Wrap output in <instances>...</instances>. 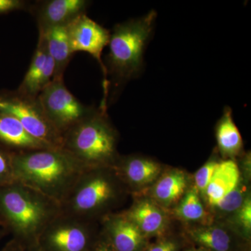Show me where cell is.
<instances>
[{"instance_id":"cell-24","label":"cell","mask_w":251,"mask_h":251,"mask_svg":"<svg viewBox=\"0 0 251 251\" xmlns=\"http://www.w3.org/2000/svg\"><path fill=\"white\" fill-rule=\"evenodd\" d=\"M219 162L211 161L206 163L195 175V182L198 191L205 193L206 187L212 177Z\"/></svg>"},{"instance_id":"cell-25","label":"cell","mask_w":251,"mask_h":251,"mask_svg":"<svg viewBox=\"0 0 251 251\" xmlns=\"http://www.w3.org/2000/svg\"><path fill=\"white\" fill-rule=\"evenodd\" d=\"M29 5L23 0H0V16L20 10H28Z\"/></svg>"},{"instance_id":"cell-10","label":"cell","mask_w":251,"mask_h":251,"mask_svg":"<svg viewBox=\"0 0 251 251\" xmlns=\"http://www.w3.org/2000/svg\"><path fill=\"white\" fill-rule=\"evenodd\" d=\"M90 1L87 0H45L30 4L27 11L37 23L39 31L67 27L81 14H85Z\"/></svg>"},{"instance_id":"cell-17","label":"cell","mask_w":251,"mask_h":251,"mask_svg":"<svg viewBox=\"0 0 251 251\" xmlns=\"http://www.w3.org/2000/svg\"><path fill=\"white\" fill-rule=\"evenodd\" d=\"M39 31L45 35L49 54L53 59V78L64 77V72L74 54L69 44L67 27H54L45 31Z\"/></svg>"},{"instance_id":"cell-27","label":"cell","mask_w":251,"mask_h":251,"mask_svg":"<svg viewBox=\"0 0 251 251\" xmlns=\"http://www.w3.org/2000/svg\"><path fill=\"white\" fill-rule=\"evenodd\" d=\"M176 245L171 241H164L150 248L148 251H176Z\"/></svg>"},{"instance_id":"cell-14","label":"cell","mask_w":251,"mask_h":251,"mask_svg":"<svg viewBox=\"0 0 251 251\" xmlns=\"http://www.w3.org/2000/svg\"><path fill=\"white\" fill-rule=\"evenodd\" d=\"M0 144L14 151L51 148L34 138L14 117L0 112Z\"/></svg>"},{"instance_id":"cell-5","label":"cell","mask_w":251,"mask_h":251,"mask_svg":"<svg viewBox=\"0 0 251 251\" xmlns=\"http://www.w3.org/2000/svg\"><path fill=\"white\" fill-rule=\"evenodd\" d=\"M120 182L112 168L85 169L61 204V211L94 221L118 199Z\"/></svg>"},{"instance_id":"cell-7","label":"cell","mask_w":251,"mask_h":251,"mask_svg":"<svg viewBox=\"0 0 251 251\" xmlns=\"http://www.w3.org/2000/svg\"><path fill=\"white\" fill-rule=\"evenodd\" d=\"M44 113L55 129L63 135L82 121L96 108L80 101L66 87L64 77H55L37 97Z\"/></svg>"},{"instance_id":"cell-8","label":"cell","mask_w":251,"mask_h":251,"mask_svg":"<svg viewBox=\"0 0 251 251\" xmlns=\"http://www.w3.org/2000/svg\"><path fill=\"white\" fill-rule=\"evenodd\" d=\"M94 228L93 221L61 211L43 231L36 246L41 251H88Z\"/></svg>"},{"instance_id":"cell-19","label":"cell","mask_w":251,"mask_h":251,"mask_svg":"<svg viewBox=\"0 0 251 251\" xmlns=\"http://www.w3.org/2000/svg\"><path fill=\"white\" fill-rule=\"evenodd\" d=\"M187 180L182 172L173 171L165 175L156 184L155 198L163 204L176 202L185 192Z\"/></svg>"},{"instance_id":"cell-4","label":"cell","mask_w":251,"mask_h":251,"mask_svg":"<svg viewBox=\"0 0 251 251\" xmlns=\"http://www.w3.org/2000/svg\"><path fill=\"white\" fill-rule=\"evenodd\" d=\"M156 16V11L152 10L143 17L114 26L105 67L115 87L139 74L143 67L144 50L152 33Z\"/></svg>"},{"instance_id":"cell-1","label":"cell","mask_w":251,"mask_h":251,"mask_svg":"<svg viewBox=\"0 0 251 251\" xmlns=\"http://www.w3.org/2000/svg\"><path fill=\"white\" fill-rule=\"evenodd\" d=\"M16 181L52 200L59 205L85 168L62 148L14 151Z\"/></svg>"},{"instance_id":"cell-16","label":"cell","mask_w":251,"mask_h":251,"mask_svg":"<svg viewBox=\"0 0 251 251\" xmlns=\"http://www.w3.org/2000/svg\"><path fill=\"white\" fill-rule=\"evenodd\" d=\"M124 214L140 229L144 235L160 234L166 229L167 220L164 213L151 201L138 202Z\"/></svg>"},{"instance_id":"cell-12","label":"cell","mask_w":251,"mask_h":251,"mask_svg":"<svg viewBox=\"0 0 251 251\" xmlns=\"http://www.w3.org/2000/svg\"><path fill=\"white\" fill-rule=\"evenodd\" d=\"M103 227L117 251H137L141 247L144 234L125 214L107 215Z\"/></svg>"},{"instance_id":"cell-15","label":"cell","mask_w":251,"mask_h":251,"mask_svg":"<svg viewBox=\"0 0 251 251\" xmlns=\"http://www.w3.org/2000/svg\"><path fill=\"white\" fill-rule=\"evenodd\" d=\"M239 168L233 161L218 163L204 194L211 206H215L227 194L239 184Z\"/></svg>"},{"instance_id":"cell-6","label":"cell","mask_w":251,"mask_h":251,"mask_svg":"<svg viewBox=\"0 0 251 251\" xmlns=\"http://www.w3.org/2000/svg\"><path fill=\"white\" fill-rule=\"evenodd\" d=\"M0 112L14 117L29 134L50 148H62V135L50 122L37 98L16 90H0Z\"/></svg>"},{"instance_id":"cell-13","label":"cell","mask_w":251,"mask_h":251,"mask_svg":"<svg viewBox=\"0 0 251 251\" xmlns=\"http://www.w3.org/2000/svg\"><path fill=\"white\" fill-rule=\"evenodd\" d=\"M112 169L120 181L131 186L150 184L159 174V164L151 160L140 157L117 158Z\"/></svg>"},{"instance_id":"cell-22","label":"cell","mask_w":251,"mask_h":251,"mask_svg":"<svg viewBox=\"0 0 251 251\" xmlns=\"http://www.w3.org/2000/svg\"><path fill=\"white\" fill-rule=\"evenodd\" d=\"M14 151L0 144V187L16 181L14 176Z\"/></svg>"},{"instance_id":"cell-26","label":"cell","mask_w":251,"mask_h":251,"mask_svg":"<svg viewBox=\"0 0 251 251\" xmlns=\"http://www.w3.org/2000/svg\"><path fill=\"white\" fill-rule=\"evenodd\" d=\"M238 220L244 228L250 232L251 228V202L250 198L244 201L242 206L239 209Z\"/></svg>"},{"instance_id":"cell-23","label":"cell","mask_w":251,"mask_h":251,"mask_svg":"<svg viewBox=\"0 0 251 251\" xmlns=\"http://www.w3.org/2000/svg\"><path fill=\"white\" fill-rule=\"evenodd\" d=\"M244 202V191L239 184L232 192L223 198L215 206L220 211L225 212H232L239 210Z\"/></svg>"},{"instance_id":"cell-31","label":"cell","mask_w":251,"mask_h":251,"mask_svg":"<svg viewBox=\"0 0 251 251\" xmlns=\"http://www.w3.org/2000/svg\"><path fill=\"white\" fill-rule=\"evenodd\" d=\"M29 251H41L39 250V249H38V247H36V246H34V247L29 248Z\"/></svg>"},{"instance_id":"cell-29","label":"cell","mask_w":251,"mask_h":251,"mask_svg":"<svg viewBox=\"0 0 251 251\" xmlns=\"http://www.w3.org/2000/svg\"><path fill=\"white\" fill-rule=\"evenodd\" d=\"M93 251H111L105 244H100L99 247L95 248Z\"/></svg>"},{"instance_id":"cell-2","label":"cell","mask_w":251,"mask_h":251,"mask_svg":"<svg viewBox=\"0 0 251 251\" xmlns=\"http://www.w3.org/2000/svg\"><path fill=\"white\" fill-rule=\"evenodd\" d=\"M60 213L58 203L22 183L15 181L0 187V227L24 246H36Z\"/></svg>"},{"instance_id":"cell-18","label":"cell","mask_w":251,"mask_h":251,"mask_svg":"<svg viewBox=\"0 0 251 251\" xmlns=\"http://www.w3.org/2000/svg\"><path fill=\"white\" fill-rule=\"evenodd\" d=\"M220 151L227 156L239 154L243 147L242 135L232 119V109L226 107L216 129Z\"/></svg>"},{"instance_id":"cell-28","label":"cell","mask_w":251,"mask_h":251,"mask_svg":"<svg viewBox=\"0 0 251 251\" xmlns=\"http://www.w3.org/2000/svg\"><path fill=\"white\" fill-rule=\"evenodd\" d=\"M23 247H24L23 244L18 242L16 239H13L1 251H23L24 249Z\"/></svg>"},{"instance_id":"cell-21","label":"cell","mask_w":251,"mask_h":251,"mask_svg":"<svg viewBox=\"0 0 251 251\" xmlns=\"http://www.w3.org/2000/svg\"><path fill=\"white\" fill-rule=\"evenodd\" d=\"M175 213L176 216L186 221H197L205 217V211L198 196L197 190L188 191L175 209Z\"/></svg>"},{"instance_id":"cell-11","label":"cell","mask_w":251,"mask_h":251,"mask_svg":"<svg viewBox=\"0 0 251 251\" xmlns=\"http://www.w3.org/2000/svg\"><path fill=\"white\" fill-rule=\"evenodd\" d=\"M54 64L49 54L44 33L39 31V40L24 78L16 91L27 97L37 98L41 91L53 78Z\"/></svg>"},{"instance_id":"cell-9","label":"cell","mask_w":251,"mask_h":251,"mask_svg":"<svg viewBox=\"0 0 251 251\" xmlns=\"http://www.w3.org/2000/svg\"><path fill=\"white\" fill-rule=\"evenodd\" d=\"M68 38L73 53L85 52L92 55L102 69L103 74V98L101 103L108 105L109 82L102 52L108 45L110 31L91 19L86 14H81L67 26Z\"/></svg>"},{"instance_id":"cell-30","label":"cell","mask_w":251,"mask_h":251,"mask_svg":"<svg viewBox=\"0 0 251 251\" xmlns=\"http://www.w3.org/2000/svg\"><path fill=\"white\" fill-rule=\"evenodd\" d=\"M6 234L7 233H6V231H5L4 229L1 228V227H0V240H1Z\"/></svg>"},{"instance_id":"cell-20","label":"cell","mask_w":251,"mask_h":251,"mask_svg":"<svg viewBox=\"0 0 251 251\" xmlns=\"http://www.w3.org/2000/svg\"><path fill=\"white\" fill-rule=\"evenodd\" d=\"M196 242L214 251H228L230 237L224 229L216 227H202L190 232Z\"/></svg>"},{"instance_id":"cell-3","label":"cell","mask_w":251,"mask_h":251,"mask_svg":"<svg viewBox=\"0 0 251 251\" xmlns=\"http://www.w3.org/2000/svg\"><path fill=\"white\" fill-rule=\"evenodd\" d=\"M107 108L99 105L63 135L62 149L85 169L112 168L116 163L117 135Z\"/></svg>"}]
</instances>
